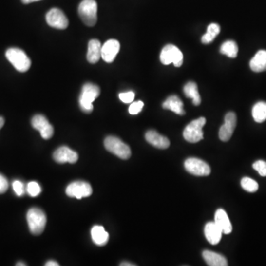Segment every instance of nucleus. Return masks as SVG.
Wrapping results in <instances>:
<instances>
[{"mask_svg":"<svg viewBox=\"0 0 266 266\" xmlns=\"http://www.w3.org/2000/svg\"><path fill=\"white\" fill-rule=\"evenodd\" d=\"M101 91L98 86L92 83H87L81 89L79 96V106L83 112L91 114L94 110L93 102L99 96Z\"/></svg>","mask_w":266,"mask_h":266,"instance_id":"nucleus-1","label":"nucleus"},{"mask_svg":"<svg viewBox=\"0 0 266 266\" xmlns=\"http://www.w3.org/2000/svg\"><path fill=\"white\" fill-rule=\"evenodd\" d=\"M5 57L19 72H26L31 68V59L25 54V51L19 48H9L5 53Z\"/></svg>","mask_w":266,"mask_h":266,"instance_id":"nucleus-2","label":"nucleus"},{"mask_svg":"<svg viewBox=\"0 0 266 266\" xmlns=\"http://www.w3.org/2000/svg\"><path fill=\"white\" fill-rule=\"evenodd\" d=\"M78 15L83 22L89 27L96 24L98 4L95 0H83L78 8Z\"/></svg>","mask_w":266,"mask_h":266,"instance_id":"nucleus-3","label":"nucleus"},{"mask_svg":"<svg viewBox=\"0 0 266 266\" xmlns=\"http://www.w3.org/2000/svg\"><path fill=\"white\" fill-rule=\"evenodd\" d=\"M27 221L31 232L34 235H39L45 228L47 217L42 210L34 207L28 210Z\"/></svg>","mask_w":266,"mask_h":266,"instance_id":"nucleus-4","label":"nucleus"},{"mask_svg":"<svg viewBox=\"0 0 266 266\" xmlns=\"http://www.w3.org/2000/svg\"><path fill=\"white\" fill-rule=\"evenodd\" d=\"M207 122V120L204 117L194 120L188 124L184 129L183 135L184 139L190 143L199 142L204 138V132L203 127Z\"/></svg>","mask_w":266,"mask_h":266,"instance_id":"nucleus-5","label":"nucleus"},{"mask_svg":"<svg viewBox=\"0 0 266 266\" xmlns=\"http://www.w3.org/2000/svg\"><path fill=\"white\" fill-rule=\"evenodd\" d=\"M104 147L110 152L121 159H129L131 156L130 147L117 137H107L104 140Z\"/></svg>","mask_w":266,"mask_h":266,"instance_id":"nucleus-6","label":"nucleus"},{"mask_svg":"<svg viewBox=\"0 0 266 266\" xmlns=\"http://www.w3.org/2000/svg\"><path fill=\"white\" fill-rule=\"evenodd\" d=\"M160 59L165 65L173 63L175 67L179 68L184 62V55L179 48L173 44H167L161 51Z\"/></svg>","mask_w":266,"mask_h":266,"instance_id":"nucleus-7","label":"nucleus"},{"mask_svg":"<svg viewBox=\"0 0 266 266\" xmlns=\"http://www.w3.org/2000/svg\"><path fill=\"white\" fill-rule=\"evenodd\" d=\"M93 193L91 184L84 181H75L71 183L66 189V194L71 197L81 199L89 197Z\"/></svg>","mask_w":266,"mask_h":266,"instance_id":"nucleus-8","label":"nucleus"},{"mask_svg":"<svg viewBox=\"0 0 266 266\" xmlns=\"http://www.w3.org/2000/svg\"><path fill=\"white\" fill-rule=\"evenodd\" d=\"M184 167L188 172L195 176H208L211 173V168L205 161L196 158L186 160Z\"/></svg>","mask_w":266,"mask_h":266,"instance_id":"nucleus-9","label":"nucleus"},{"mask_svg":"<svg viewBox=\"0 0 266 266\" xmlns=\"http://www.w3.org/2000/svg\"><path fill=\"white\" fill-rule=\"evenodd\" d=\"M46 21L50 26L60 30L66 29L69 24L68 17H66L64 12L56 8H52L47 13Z\"/></svg>","mask_w":266,"mask_h":266,"instance_id":"nucleus-10","label":"nucleus"},{"mask_svg":"<svg viewBox=\"0 0 266 266\" xmlns=\"http://www.w3.org/2000/svg\"><path fill=\"white\" fill-rule=\"evenodd\" d=\"M32 127L39 131L41 136L44 139L48 140L54 135V130L46 117L43 115H36L31 120Z\"/></svg>","mask_w":266,"mask_h":266,"instance_id":"nucleus-11","label":"nucleus"},{"mask_svg":"<svg viewBox=\"0 0 266 266\" xmlns=\"http://www.w3.org/2000/svg\"><path fill=\"white\" fill-rule=\"evenodd\" d=\"M237 125V115L234 113L229 112L226 115L224 124L219 130V138L222 141H229L232 136Z\"/></svg>","mask_w":266,"mask_h":266,"instance_id":"nucleus-12","label":"nucleus"},{"mask_svg":"<svg viewBox=\"0 0 266 266\" xmlns=\"http://www.w3.org/2000/svg\"><path fill=\"white\" fill-rule=\"evenodd\" d=\"M119 51V41L115 39L108 40L101 47V58L107 63L113 62Z\"/></svg>","mask_w":266,"mask_h":266,"instance_id":"nucleus-13","label":"nucleus"},{"mask_svg":"<svg viewBox=\"0 0 266 266\" xmlns=\"http://www.w3.org/2000/svg\"><path fill=\"white\" fill-rule=\"evenodd\" d=\"M54 158L57 163L74 164L78 159V155L75 151L68 147H61L54 153Z\"/></svg>","mask_w":266,"mask_h":266,"instance_id":"nucleus-14","label":"nucleus"},{"mask_svg":"<svg viewBox=\"0 0 266 266\" xmlns=\"http://www.w3.org/2000/svg\"><path fill=\"white\" fill-rule=\"evenodd\" d=\"M145 138L149 144L161 150H165L168 148L170 145V141L167 137L160 135L154 130H149L145 135Z\"/></svg>","mask_w":266,"mask_h":266,"instance_id":"nucleus-15","label":"nucleus"},{"mask_svg":"<svg viewBox=\"0 0 266 266\" xmlns=\"http://www.w3.org/2000/svg\"><path fill=\"white\" fill-rule=\"evenodd\" d=\"M214 223L220 228L223 234H228L232 231V225L225 210L219 209L215 212Z\"/></svg>","mask_w":266,"mask_h":266,"instance_id":"nucleus-16","label":"nucleus"},{"mask_svg":"<svg viewBox=\"0 0 266 266\" xmlns=\"http://www.w3.org/2000/svg\"><path fill=\"white\" fill-rule=\"evenodd\" d=\"M204 234L209 243L211 245H217L221 240L222 232L214 222H209L206 224L204 228Z\"/></svg>","mask_w":266,"mask_h":266,"instance_id":"nucleus-17","label":"nucleus"},{"mask_svg":"<svg viewBox=\"0 0 266 266\" xmlns=\"http://www.w3.org/2000/svg\"><path fill=\"white\" fill-rule=\"evenodd\" d=\"M101 44L98 39H92L89 41L87 49V59L91 64H95L101 57Z\"/></svg>","mask_w":266,"mask_h":266,"instance_id":"nucleus-18","label":"nucleus"},{"mask_svg":"<svg viewBox=\"0 0 266 266\" xmlns=\"http://www.w3.org/2000/svg\"><path fill=\"white\" fill-rule=\"evenodd\" d=\"M163 108L165 110H170L175 113L177 115H184L185 111L184 110V104L177 95H171L169 97L162 105Z\"/></svg>","mask_w":266,"mask_h":266,"instance_id":"nucleus-19","label":"nucleus"},{"mask_svg":"<svg viewBox=\"0 0 266 266\" xmlns=\"http://www.w3.org/2000/svg\"><path fill=\"white\" fill-rule=\"evenodd\" d=\"M203 257L208 266H227L228 262L224 256L211 251H204Z\"/></svg>","mask_w":266,"mask_h":266,"instance_id":"nucleus-20","label":"nucleus"},{"mask_svg":"<svg viewBox=\"0 0 266 266\" xmlns=\"http://www.w3.org/2000/svg\"><path fill=\"white\" fill-rule=\"evenodd\" d=\"M250 68L256 73L266 71V51L261 50L255 54L250 61Z\"/></svg>","mask_w":266,"mask_h":266,"instance_id":"nucleus-21","label":"nucleus"},{"mask_svg":"<svg viewBox=\"0 0 266 266\" xmlns=\"http://www.w3.org/2000/svg\"><path fill=\"white\" fill-rule=\"evenodd\" d=\"M93 241L97 246L103 247L106 245L109 240V234L101 226H95L91 230Z\"/></svg>","mask_w":266,"mask_h":266,"instance_id":"nucleus-22","label":"nucleus"},{"mask_svg":"<svg viewBox=\"0 0 266 266\" xmlns=\"http://www.w3.org/2000/svg\"><path fill=\"white\" fill-rule=\"evenodd\" d=\"M184 92L187 98L192 99L193 104L198 106L201 104V95L199 94L197 84L193 81L187 83L184 87Z\"/></svg>","mask_w":266,"mask_h":266,"instance_id":"nucleus-23","label":"nucleus"},{"mask_svg":"<svg viewBox=\"0 0 266 266\" xmlns=\"http://www.w3.org/2000/svg\"><path fill=\"white\" fill-rule=\"evenodd\" d=\"M252 116L257 123L264 122L266 120V102L260 101L254 104L252 108Z\"/></svg>","mask_w":266,"mask_h":266,"instance_id":"nucleus-24","label":"nucleus"},{"mask_svg":"<svg viewBox=\"0 0 266 266\" xmlns=\"http://www.w3.org/2000/svg\"><path fill=\"white\" fill-rule=\"evenodd\" d=\"M220 53L229 58H236L238 54V46L237 43L231 40L225 41L220 47Z\"/></svg>","mask_w":266,"mask_h":266,"instance_id":"nucleus-25","label":"nucleus"},{"mask_svg":"<svg viewBox=\"0 0 266 266\" xmlns=\"http://www.w3.org/2000/svg\"><path fill=\"white\" fill-rule=\"evenodd\" d=\"M220 25L215 23L210 24L207 28V33L201 38V41L204 44H209L211 41H214V38L220 34Z\"/></svg>","mask_w":266,"mask_h":266,"instance_id":"nucleus-26","label":"nucleus"},{"mask_svg":"<svg viewBox=\"0 0 266 266\" xmlns=\"http://www.w3.org/2000/svg\"><path fill=\"white\" fill-rule=\"evenodd\" d=\"M241 187L243 190L248 191V192H255L258 190L259 185L257 182L254 180L251 179L250 177H243L241 180Z\"/></svg>","mask_w":266,"mask_h":266,"instance_id":"nucleus-27","label":"nucleus"},{"mask_svg":"<svg viewBox=\"0 0 266 266\" xmlns=\"http://www.w3.org/2000/svg\"><path fill=\"white\" fill-rule=\"evenodd\" d=\"M27 191L31 197H37L41 193V187L38 183L31 181V182L28 183V186H27Z\"/></svg>","mask_w":266,"mask_h":266,"instance_id":"nucleus-28","label":"nucleus"},{"mask_svg":"<svg viewBox=\"0 0 266 266\" xmlns=\"http://www.w3.org/2000/svg\"><path fill=\"white\" fill-rule=\"evenodd\" d=\"M144 105V102L141 101L132 103L130 104V107H129V113L131 115H137V114H139L141 110H142Z\"/></svg>","mask_w":266,"mask_h":266,"instance_id":"nucleus-29","label":"nucleus"},{"mask_svg":"<svg viewBox=\"0 0 266 266\" xmlns=\"http://www.w3.org/2000/svg\"><path fill=\"white\" fill-rule=\"evenodd\" d=\"M253 168L263 177H266V162L264 161H257L253 164Z\"/></svg>","mask_w":266,"mask_h":266,"instance_id":"nucleus-30","label":"nucleus"},{"mask_svg":"<svg viewBox=\"0 0 266 266\" xmlns=\"http://www.w3.org/2000/svg\"><path fill=\"white\" fill-rule=\"evenodd\" d=\"M13 189H14V192L16 193L19 197H21L25 194V186L24 184L19 181H14L12 184Z\"/></svg>","mask_w":266,"mask_h":266,"instance_id":"nucleus-31","label":"nucleus"},{"mask_svg":"<svg viewBox=\"0 0 266 266\" xmlns=\"http://www.w3.org/2000/svg\"><path fill=\"white\" fill-rule=\"evenodd\" d=\"M120 100H121L122 102L126 103V104H130L132 103L135 98V93L133 92V91H129L127 93H121L119 94Z\"/></svg>","mask_w":266,"mask_h":266,"instance_id":"nucleus-32","label":"nucleus"},{"mask_svg":"<svg viewBox=\"0 0 266 266\" xmlns=\"http://www.w3.org/2000/svg\"><path fill=\"white\" fill-rule=\"evenodd\" d=\"M9 184L5 176L0 174V194H3L8 190Z\"/></svg>","mask_w":266,"mask_h":266,"instance_id":"nucleus-33","label":"nucleus"},{"mask_svg":"<svg viewBox=\"0 0 266 266\" xmlns=\"http://www.w3.org/2000/svg\"><path fill=\"white\" fill-rule=\"evenodd\" d=\"M45 266H59V264H58L57 262L54 261V260H51V261L47 262L46 264H45Z\"/></svg>","mask_w":266,"mask_h":266,"instance_id":"nucleus-34","label":"nucleus"},{"mask_svg":"<svg viewBox=\"0 0 266 266\" xmlns=\"http://www.w3.org/2000/svg\"><path fill=\"white\" fill-rule=\"evenodd\" d=\"M38 1H40V0H21V2L24 4H29L31 2H38Z\"/></svg>","mask_w":266,"mask_h":266,"instance_id":"nucleus-35","label":"nucleus"},{"mask_svg":"<svg viewBox=\"0 0 266 266\" xmlns=\"http://www.w3.org/2000/svg\"><path fill=\"white\" fill-rule=\"evenodd\" d=\"M4 124H5V118L3 117L0 116V130L3 127Z\"/></svg>","mask_w":266,"mask_h":266,"instance_id":"nucleus-36","label":"nucleus"},{"mask_svg":"<svg viewBox=\"0 0 266 266\" xmlns=\"http://www.w3.org/2000/svg\"><path fill=\"white\" fill-rule=\"evenodd\" d=\"M121 266H135V264H132V263H128V262H124V263L120 264Z\"/></svg>","mask_w":266,"mask_h":266,"instance_id":"nucleus-37","label":"nucleus"},{"mask_svg":"<svg viewBox=\"0 0 266 266\" xmlns=\"http://www.w3.org/2000/svg\"><path fill=\"white\" fill-rule=\"evenodd\" d=\"M16 266H26V264H25V263H22V262H19V263H17V264H16Z\"/></svg>","mask_w":266,"mask_h":266,"instance_id":"nucleus-38","label":"nucleus"}]
</instances>
